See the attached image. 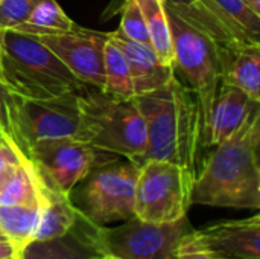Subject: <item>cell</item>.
Listing matches in <instances>:
<instances>
[{
  "instance_id": "cell-9",
  "label": "cell",
  "mask_w": 260,
  "mask_h": 259,
  "mask_svg": "<svg viewBox=\"0 0 260 259\" xmlns=\"http://www.w3.org/2000/svg\"><path fill=\"white\" fill-rule=\"evenodd\" d=\"M29 159L46 183L64 194H72L73 188L96 166L116 160L117 156L76 137H58L32 143Z\"/></svg>"
},
{
  "instance_id": "cell-30",
  "label": "cell",
  "mask_w": 260,
  "mask_h": 259,
  "mask_svg": "<svg viewBox=\"0 0 260 259\" xmlns=\"http://www.w3.org/2000/svg\"><path fill=\"white\" fill-rule=\"evenodd\" d=\"M0 84H3V75H2V66H0Z\"/></svg>"
},
{
  "instance_id": "cell-23",
  "label": "cell",
  "mask_w": 260,
  "mask_h": 259,
  "mask_svg": "<svg viewBox=\"0 0 260 259\" xmlns=\"http://www.w3.org/2000/svg\"><path fill=\"white\" fill-rule=\"evenodd\" d=\"M75 26V23L67 17V14L61 9L56 0H41L34 11L30 12L29 18L15 26V31L41 35V34H56L69 31Z\"/></svg>"
},
{
  "instance_id": "cell-12",
  "label": "cell",
  "mask_w": 260,
  "mask_h": 259,
  "mask_svg": "<svg viewBox=\"0 0 260 259\" xmlns=\"http://www.w3.org/2000/svg\"><path fill=\"white\" fill-rule=\"evenodd\" d=\"M201 250L212 259H260V217L219 221L193 231Z\"/></svg>"
},
{
  "instance_id": "cell-28",
  "label": "cell",
  "mask_w": 260,
  "mask_h": 259,
  "mask_svg": "<svg viewBox=\"0 0 260 259\" xmlns=\"http://www.w3.org/2000/svg\"><path fill=\"white\" fill-rule=\"evenodd\" d=\"M18 258H20V252L17 250V247H15L8 238H2V240H0V259Z\"/></svg>"
},
{
  "instance_id": "cell-31",
  "label": "cell",
  "mask_w": 260,
  "mask_h": 259,
  "mask_svg": "<svg viewBox=\"0 0 260 259\" xmlns=\"http://www.w3.org/2000/svg\"><path fill=\"white\" fill-rule=\"evenodd\" d=\"M2 238H5V235H3V234L0 232V240H2Z\"/></svg>"
},
{
  "instance_id": "cell-19",
  "label": "cell",
  "mask_w": 260,
  "mask_h": 259,
  "mask_svg": "<svg viewBox=\"0 0 260 259\" xmlns=\"http://www.w3.org/2000/svg\"><path fill=\"white\" fill-rule=\"evenodd\" d=\"M40 205H0V232L8 238L18 252L32 241Z\"/></svg>"
},
{
  "instance_id": "cell-29",
  "label": "cell",
  "mask_w": 260,
  "mask_h": 259,
  "mask_svg": "<svg viewBox=\"0 0 260 259\" xmlns=\"http://www.w3.org/2000/svg\"><path fill=\"white\" fill-rule=\"evenodd\" d=\"M94 259H119V258H114V256H108V255H98Z\"/></svg>"
},
{
  "instance_id": "cell-7",
  "label": "cell",
  "mask_w": 260,
  "mask_h": 259,
  "mask_svg": "<svg viewBox=\"0 0 260 259\" xmlns=\"http://www.w3.org/2000/svg\"><path fill=\"white\" fill-rule=\"evenodd\" d=\"M195 177L186 168L171 162L140 163L134 191V217L155 224L184 218L192 205Z\"/></svg>"
},
{
  "instance_id": "cell-4",
  "label": "cell",
  "mask_w": 260,
  "mask_h": 259,
  "mask_svg": "<svg viewBox=\"0 0 260 259\" xmlns=\"http://www.w3.org/2000/svg\"><path fill=\"white\" fill-rule=\"evenodd\" d=\"M78 102L79 140L137 165L143 163L148 147L146 127L134 98H117L88 85L78 93Z\"/></svg>"
},
{
  "instance_id": "cell-11",
  "label": "cell",
  "mask_w": 260,
  "mask_h": 259,
  "mask_svg": "<svg viewBox=\"0 0 260 259\" xmlns=\"http://www.w3.org/2000/svg\"><path fill=\"white\" fill-rule=\"evenodd\" d=\"M78 93H66L49 99H20L18 125L27 148L44 139H79L81 111Z\"/></svg>"
},
{
  "instance_id": "cell-2",
  "label": "cell",
  "mask_w": 260,
  "mask_h": 259,
  "mask_svg": "<svg viewBox=\"0 0 260 259\" xmlns=\"http://www.w3.org/2000/svg\"><path fill=\"white\" fill-rule=\"evenodd\" d=\"M146 127L145 160L180 165L197 176L203 147L200 110L192 92L175 76L165 87L134 96Z\"/></svg>"
},
{
  "instance_id": "cell-22",
  "label": "cell",
  "mask_w": 260,
  "mask_h": 259,
  "mask_svg": "<svg viewBox=\"0 0 260 259\" xmlns=\"http://www.w3.org/2000/svg\"><path fill=\"white\" fill-rule=\"evenodd\" d=\"M96 256L93 250L67 234L59 238L27 243L18 259H94Z\"/></svg>"
},
{
  "instance_id": "cell-3",
  "label": "cell",
  "mask_w": 260,
  "mask_h": 259,
  "mask_svg": "<svg viewBox=\"0 0 260 259\" xmlns=\"http://www.w3.org/2000/svg\"><path fill=\"white\" fill-rule=\"evenodd\" d=\"M0 66L3 84L23 99H49L88 87L35 35L15 29H0Z\"/></svg>"
},
{
  "instance_id": "cell-10",
  "label": "cell",
  "mask_w": 260,
  "mask_h": 259,
  "mask_svg": "<svg viewBox=\"0 0 260 259\" xmlns=\"http://www.w3.org/2000/svg\"><path fill=\"white\" fill-rule=\"evenodd\" d=\"M111 32H96L73 26L56 34L35 35L84 84L104 89V52Z\"/></svg>"
},
{
  "instance_id": "cell-32",
  "label": "cell",
  "mask_w": 260,
  "mask_h": 259,
  "mask_svg": "<svg viewBox=\"0 0 260 259\" xmlns=\"http://www.w3.org/2000/svg\"><path fill=\"white\" fill-rule=\"evenodd\" d=\"M0 143H3V142H2V140H0Z\"/></svg>"
},
{
  "instance_id": "cell-5",
  "label": "cell",
  "mask_w": 260,
  "mask_h": 259,
  "mask_svg": "<svg viewBox=\"0 0 260 259\" xmlns=\"http://www.w3.org/2000/svg\"><path fill=\"white\" fill-rule=\"evenodd\" d=\"M190 231L187 217L165 224L148 223L133 217L122 226L105 227L88 221L78 211L69 234L96 255L119 259H177L178 246Z\"/></svg>"
},
{
  "instance_id": "cell-24",
  "label": "cell",
  "mask_w": 260,
  "mask_h": 259,
  "mask_svg": "<svg viewBox=\"0 0 260 259\" xmlns=\"http://www.w3.org/2000/svg\"><path fill=\"white\" fill-rule=\"evenodd\" d=\"M20 99L21 98L12 93L5 84H0V140L29 159V148L23 140L18 125Z\"/></svg>"
},
{
  "instance_id": "cell-15",
  "label": "cell",
  "mask_w": 260,
  "mask_h": 259,
  "mask_svg": "<svg viewBox=\"0 0 260 259\" xmlns=\"http://www.w3.org/2000/svg\"><path fill=\"white\" fill-rule=\"evenodd\" d=\"M40 174V172H38ZM40 191H41V208L38 215V223L32 237V241L52 240L64 237L70 232L75 224L78 209L75 208L70 194H64L40 176Z\"/></svg>"
},
{
  "instance_id": "cell-14",
  "label": "cell",
  "mask_w": 260,
  "mask_h": 259,
  "mask_svg": "<svg viewBox=\"0 0 260 259\" xmlns=\"http://www.w3.org/2000/svg\"><path fill=\"white\" fill-rule=\"evenodd\" d=\"M259 104L241 89L221 81L210 114V147L230 137L247 121V118L259 108Z\"/></svg>"
},
{
  "instance_id": "cell-27",
  "label": "cell",
  "mask_w": 260,
  "mask_h": 259,
  "mask_svg": "<svg viewBox=\"0 0 260 259\" xmlns=\"http://www.w3.org/2000/svg\"><path fill=\"white\" fill-rule=\"evenodd\" d=\"M193 229L186 234L178 246V253H177V259H212L210 256H207L201 247L197 244L195 238H193Z\"/></svg>"
},
{
  "instance_id": "cell-26",
  "label": "cell",
  "mask_w": 260,
  "mask_h": 259,
  "mask_svg": "<svg viewBox=\"0 0 260 259\" xmlns=\"http://www.w3.org/2000/svg\"><path fill=\"white\" fill-rule=\"evenodd\" d=\"M41 0H0V29H14L24 23Z\"/></svg>"
},
{
  "instance_id": "cell-8",
  "label": "cell",
  "mask_w": 260,
  "mask_h": 259,
  "mask_svg": "<svg viewBox=\"0 0 260 259\" xmlns=\"http://www.w3.org/2000/svg\"><path fill=\"white\" fill-rule=\"evenodd\" d=\"M139 165L111 160L96 166L84 180L75 208L91 223L105 226L134 217V191Z\"/></svg>"
},
{
  "instance_id": "cell-21",
  "label": "cell",
  "mask_w": 260,
  "mask_h": 259,
  "mask_svg": "<svg viewBox=\"0 0 260 259\" xmlns=\"http://www.w3.org/2000/svg\"><path fill=\"white\" fill-rule=\"evenodd\" d=\"M104 70H105V84L102 92L125 99L136 96L128 60L122 52V49L111 40V35L105 43Z\"/></svg>"
},
{
  "instance_id": "cell-25",
  "label": "cell",
  "mask_w": 260,
  "mask_h": 259,
  "mask_svg": "<svg viewBox=\"0 0 260 259\" xmlns=\"http://www.w3.org/2000/svg\"><path fill=\"white\" fill-rule=\"evenodd\" d=\"M120 11H122V18L117 32H120L123 37H126L131 41L151 46L145 18L137 0H123L120 5Z\"/></svg>"
},
{
  "instance_id": "cell-1",
  "label": "cell",
  "mask_w": 260,
  "mask_h": 259,
  "mask_svg": "<svg viewBox=\"0 0 260 259\" xmlns=\"http://www.w3.org/2000/svg\"><path fill=\"white\" fill-rule=\"evenodd\" d=\"M260 107L213 151L197 172L192 205L260 208Z\"/></svg>"
},
{
  "instance_id": "cell-18",
  "label": "cell",
  "mask_w": 260,
  "mask_h": 259,
  "mask_svg": "<svg viewBox=\"0 0 260 259\" xmlns=\"http://www.w3.org/2000/svg\"><path fill=\"white\" fill-rule=\"evenodd\" d=\"M222 82H229L260 102V46L238 49L224 64Z\"/></svg>"
},
{
  "instance_id": "cell-16",
  "label": "cell",
  "mask_w": 260,
  "mask_h": 259,
  "mask_svg": "<svg viewBox=\"0 0 260 259\" xmlns=\"http://www.w3.org/2000/svg\"><path fill=\"white\" fill-rule=\"evenodd\" d=\"M163 3L181 20L212 38L227 55V58L232 56L238 49L250 46L244 44L201 0H163Z\"/></svg>"
},
{
  "instance_id": "cell-20",
  "label": "cell",
  "mask_w": 260,
  "mask_h": 259,
  "mask_svg": "<svg viewBox=\"0 0 260 259\" xmlns=\"http://www.w3.org/2000/svg\"><path fill=\"white\" fill-rule=\"evenodd\" d=\"M137 3L143 14L152 49L163 63L174 66L172 34L163 0H137Z\"/></svg>"
},
{
  "instance_id": "cell-6",
  "label": "cell",
  "mask_w": 260,
  "mask_h": 259,
  "mask_svg": "<svg viewBox=\"0 0 260 259\" xmlns=\"http://www.w3.org/2000/svg\"><path fill=\"white\" fill-rule=\"evenodd\" d=\"M166 8V6H165ZM174 47V69L187 82V89L197 99L201 121L203 147H210V114L222 79L227 55L207 35L181 20L166 8Z\"/></svg>"
},
{
  "instance_id": "cell-13",
  "label": "cell",
  "mask_w": 260,
  "mask_h": 259,
  "mask_svg": "<svg viewBox=\"0 0 260 259\" xmlns=\"http://www.w3.org/2000/svg\"><path fill=\"white\" fill-rule=\"evenodd\" d=\"M111 40L128 60L136 96L161 89L175 78L174 66L163 63L151 46L131 41L117 31L111 32Z\"/></svg>"
},
{
  "instance_id": "cell-17",
  "label": "cell",
  "mask_w": 260,
  "mask_h": 259,
  "mask_svg": "<svg viewBox=\"0 0 260 259\" xmlns=\"http://www.w3.org/2000/svg\"><path fill=\"white\" fill-rule=\"evenodd\" d=\"M244 44L260 46V0H201Z\"/></svg>"
}]
</instances>
